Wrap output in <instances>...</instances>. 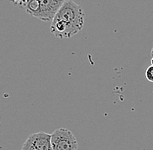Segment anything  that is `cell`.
I'll use <instances>...</instances> for the list:
<instances>
[{
	"instance_id": "6",
	"label": "cell",
	"mask_w": 153,
	"mask_h": 150,
	"mask_svg": "<svg viewBox=\"0 0 153 150\" xmlns=\"http://www.w3.org/2000/svg\"><path fill=\"white\" fill-rule=\"evenodd\" d=\"M13 3H15L16 4H18L19 6H23V1L22 0H10Z\"/></svg>"
},
{
	"instance_id": "1",
	"label": "cell",
	"mask_w": 153,
	"mask_h": 150,
	"mask_svg": "<svg viewBox=\"0 0 153 150\" xmlns=\"http://www.w3.org/2000/svg\"><path fill=\"white\" fill-rule=\"evenodd\" d=\"M84 24L83 8L72 0H65L52 19L50 30L57 38H71L83 30Z\"/></svg>"
},
{
	"instance_id": "5",
	"label": "cell",
	"mask_w": 153,
	"mask_h": 150,
	"mask_svg": "<svg viewBox=\"0 0 153 150\" xmlns=\"http://www.w3.org/2000/svg\"><path fill=\"white\" fill-rule=\"evenodd\" d=\"M145 76L147 78V80L151 83H153V66H150L147 68L146 71H145Z\"/></svg>"
},
{
	"instance_id": "2",
	"label": "cell",
	"mask_w": 153,
	"mask_h": 150,
	"mask_svg": "<svg viewBox=\"0 0 153 150\" xmlns=\"http://www.w3.org/2000/svg\"><path fill=\"white\" fill-rule=\"evenodd\" d=\"M51 147L53 150H77L78 143L73 133L64 128L57 129L51 134Z\"/></svg>"
},
{
	"instance_id": "9",
	"label": "cell",
	"mask_w": 153,
	"mask_h": 150,
	"mask_svg": "<svg viewBox=\"0 0 153 150\" xmlns=\"http://www.w3.org/2000/svg\"><path fill=\"white\" fill-rule=\"evenodd\" d=\"M152 55H153V49H152Z\"/></svg>"
},
{
	"instance_id": "4",
	"label": "cell",
	"mask_w": 153,
	"mask_h": 150,
	"mask_svg": "<svg viewBox=\"0 0 153 150\" xmlns=\"http://www.w3.org/2000/svg\"><path fill=\"white\" fill-rule=\"evenodd\" d=\"M39 15L38 18L45 22H51L65 0H38Z\"/></svg>"
},
{
	"instance_id": "3",
	"label": "cell",
	"mask_w": 153,
	"mask_h": 150,
	"mask_svg": "<svg viewBox=\"0 0 153 150\" xmlns=\"http://www.w3.org/2000/svg\"><path fill=\"white\" fill-rule=\"evenodd\" d=\"M51 138V134L45 132L32 134L25 141L21 150H53Z\"/></svg>"
},
{
	"instance_id": "7",
	"label": "cell",
	"mask_w": 153,
	"mask_h": 150,
	"mask_svg": "<svg viewBox=\"0 0 153 150\" xmlns=\"http://www.w3.org/2000/svg\"><path fill=\"white\" fill-rule=\"evenodd\" d=\"M22 1H23V7H25V4H26V2H27L28 0H22Z\"/></svg>"
},
{
	"instance_id": "8",
	"label": "cell",
	"mask_w": 153,
	"mask_h": 150,
	"mask_svg": "<svg viewBox=\"0 0 153 150\" xmlns=\"http://www.w3.org/2000/svg\"><path fill=\"white\" fill-rule=\"evenodd\" d=\"M152 65L153 66V57H152Z\"/></svg>"
}]
</instances>
